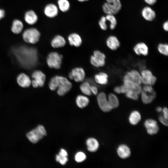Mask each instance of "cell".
Listing matches in <instances>:
<instances>
[{"instance_id":"cell-6","label":"cell","mask_w":168,"mask_h":168,"mask_svg":"<svg viewBox=\"0 0 168 168\" xmlns=\"http://www.w3.org/2000/svg\"><path fill=\"white\" fill-rule=\"evenodd\" d=\"M46 135V132L44 128L42 125H39L28 133L26 137L30 142L35 143Z\"/></svg>"},{"instance_id":"cell-18","label":"cell","mask_w":168,"mask_h":168,"mask_svg":"<svg viewBox=\"0 0 168 168\" xmlns=\"http://www.w3.org/2000/svg\"><path fill=\"white\" fill-rule=\"evenodd\" d=\"M107 46L110 49L115 50L120 46V42L115 36L110 35L107 38L106 41Z\"/></svg>"},{"instance_id":"cell-10","label":"cell","mask_w":168,"mask_h":168,"mask_svg":"<svg viewBox=\"0 0 168 168\" xmlns=\"http://www.w3.org/2000/svg\"><path fill=\"white\" fill-rule=\"evenodd\" d=\"M32 80L31 81V84L34 88L43 86L46 80V76L41 71L36 70L32 74Z\"/></svg>"},{"instance_id":"cell-32","label":"cell","mask_w":168,"mask_h":168,"mask_svg":"<svg viewBox=\"0 0 168 168\" xmlns=\"http://www.w3.org/2000/svg\"><path fill=\"white\" fill-rule=\"evenodd\" d=\"M105 17L107 21L110 22V29L111 30L114 29L117 24V21L114 15L106 14Z\"/></svg>"},{"instance_id":"cell-27","label":"cell","mask_w":168,"mask_h":168,"mask_svg":"<svg viewBox=\"0 0 168 168\" xmlns=\"http://www.w3.org/2000/svg\"><path fill=\"white\" fill-rule=\"evenodd\" d=\"M141 118V115L140 113L137 110H134L130 113L128 120L131 124L136 125L139 122Z\"/></svg>"},{"instance_id":"cell-41","label":"cell","mask_w":168,"mask_h":168,"mask_svg":"<svg viewBox=\"0 0 168 168\" xmlns=\"http://www.w3.org/2000/svg\"><path fill=\"white\" fill-rule=\"evenodd\" d=\"M162 111L163 113V117L166 119L168 120V113L167 108L166 107H164L162 109Z\"/></svg>"},{"instance_id":"cell-44","label":"cell","mask_w":168,"mask_h":168,"mask_svg":"<svg viewBox=\"0 0 168 168\" xmlns=\"http://www.w3.org/2000/svg\"><path fill=\"white\" fill-rule=\"evenodd\" d=\"M163 28L164 30L167 31L168 30V21H166L163 24Z\"/></svg>"},{"instance_id":"cell-36","label":"cell","mask_w":168,"mask_h":168,"mask_svg":"<svg viewBox=\"0 0 168 168\" xmlns=\"http://www.w3.org/2000/svg\"><path fill=\"white\" fill-rule=\"evenodd\" d=\"M107 21L105 16H102L99 21V25L100 28L103 30H106L107 29L106 24Z\"/></svg>"},{"instance_id":"cell-43","label":"cell","mask_w":168,"mask_h":168,"mask_svg":"<svg viewBox=\"0 0 168 168\" xmlns=\"http://www.w3.org/2000/svg\"><path fill=\"white\" fill-rule=\"evenodd\" d=\"M5 15V12L4 10L0 8V21L4 17Z\"/></svg>"},{"instance_id":"cell-37","label":"cell","mask_w":168,"mask_h":168,"mask_svg":"<svg viewBox=\"0 0 168 168\" xmlns=\"http://www.w3.org/2000/svg\"><path fill=\"white\" fill-rule=\"evenodd\" d=\"M56 161L62 165H64L68 161L67 156L59 154L57 155L56 157Z\"/></svg>"},{"instance_id":"cell-5","label":"cell","mask_w":168,"mask_h":168,"mask_svg":"<svg viewBox=\"0 0 168 168\" xmlns=\"http://www.w3.org/2000/svg\"><path fill=\"white\" fill-rule=\"evenodd\" d=\"M106 1L102 6L103 11L106 14H116L121 8L120 0H106Z\"/></svg>"},{"instance_id":"cell-35","label":"cell","mask_w":168,"mask_h":168,"mask_svg":"<svg viewBox=\"0 0 168 168\" xmlns=\"http://www.w3.org/2000/svg\"><path fill=\"white\" fill-rule=\"evenodd\" d=\"M85 154L83 152H80L76 153L75 156V159L76 161L81 162L84 161L86 159Z\"/></svg>"},{"instance_id":"cell-31","label":"cell","mask_w":168,"mask_h":168,"mask_svg":"<svg viewBox=\"0 0 168 168\" xmlns=\"http://www.w3.org/2000/svg\"><path fill=\"white\" fill-rule=\"evenodd\" d=\"M80 88L82 92L85 95L91 96L92 94L91 85L87 82L82 83L80 86Z\"/></svg>"},{"instance_id":"cell-12","label":"cell","mask_w":168,"mask_h":168,"mask_svg":"<svg viewBox=\"0 0 168 168\" xmlns=\"http://www.w3.org/2000/svg\"><path fill=\"white\" fill-rule=\"evenodd\" d=\"M85 73L83 68L76 67L73 68L68 74V77L76 82H82L85 79Z\"/></svg>"},{"instance_id":"cell-1","label":"cell","mask_w":168,"mask_h":168,"mask_svg":"<svg viewBox=\"0 0 168 168\" xmlns=\"http://www.w3.org/2000/svg\"><path fill=\"white\" fill-rule=\"evenodd\" d=\"M14 53L19 62L25 68H30L35 66L37 62V51L34 48L20 46L14 50Z\"/></svg>"},{"instance_id":"cell-11","label":"cell","mask_w":168,"mask_h":168,"mask_svg":"<svg viewBox=\"0 0 168 168\" xmlns=\"http://www.w3.org/2000/svg\"><path fill=\"white\" fill-rule=\"evenodd\" d=\"M97 101L101 110L105 112H108L112 109L109 103L106 94L101 92L97 95Z\"/></svg>"},{"instance_id":"cell-34","label":"cell","mask_w":168,"mask_h":168,"mask_svg":"<svg viewBox=\"0 0 168 168\" xmlns=\"http://www.w3.org/2000/svg\"><path fill=\"white\" fill-rule=\"evenodd\" d=\"M158 51L161 54L166 56L168 55V45L166 43H160L157 47Z\"/></svg>"},{"instance_id":"cell-3","label":"cell","mask_w":168,"mask_h":168,"mask_svg":"<svg viewBox=\"0 0 168 168\" xmlns=\"http://www.w3.org/2000/svg\"><path fill=\"white\" fill-rule=\"evenodd\" d=\"M123 84L128 89L133 90L140 94L142 87L140 73L137 70L132 69L127 72L123 76Z\"/></svg>"},{"instance_id":"cell-29","label":"cell","mask_w":168,"mask_h":168,"mask_svg":"<svg viewBox=\"0 0 168 168\" xmlns=\"http://www.w3.org/2000/svg\"><path fill=\"white\" fill-rule=\"evenodd\" d=\"M107 99L109 105L112 109L116 108L119 106V99L115 94L113 93L109 94Z\"/></svg>"},{"instance_id":"cell-28","label":"cell","mask_w":168,"mask_h":168,"mask_svg":"<svg viewBox=\"0 0 168 168\" xmlns=\"http://www.w3.org/2000/svg\"><path fill=\"white\" fill-rule=\"evenodd\" d=\"M89 100L86 96L79 95L76 98V103L77 106L81 108H84L88 104Z\"/></svg>"},{"instance_id":"cell-15","label":"cell","mask_w":168,"mask_h":168,"mask_svg":"<svg viewBox=\"0 0 168 168\" xmlns=\"http://www.w3.org/2000/svg\"><path fill=\"white\" fill-rule=\"evenodd\" d=\"M133 50L135 53L138 55L146 56L148 54L149 52L148 46L142 42L136 44L133 48Z\"/></svg>"},{"instance_id":"cell-19","label":"cell","mask_w":168,"mask_h":168,"mask_svg":"<svg viewBox=\"0 0 168 168\" xmlns=\"http://www.w3.org/2000/svg\"><path fill=\"white\" fill-rule=\"evenodd\" d=\"M16 80L18 85L23 87H28L31 84L30 78L29 76L24 73H21L19 75Z\"/></svg>"},{"instance_id":"cell-39","label":"cell","mask_w":168,"mask_h":168,"mask_svg":"<svg viewBox=\"0 0 168 168\" xmlns=\"http://www.w3.org/2000/svg\"><path fill=\"white\" fill-rule=\"evenodd\" d=\"M159 119L160 122L164 125L166 126H168V120L165 119L163 116H160Z\"/></svg>"},{"instance_id":"cell-17","label":"cell","mask_w":168,"mask_h":168,"mask_svg":"<svg viewBox=\"0 0 168 168\" xmlns=\"http://www.w3.org/2000/svg\"><path fill=\"white\" fill-rule=\"evenodd\" d=\"M141 14L143 18L148 21H153L156 16L155 11L149 6L145 7L142 9Z\"/></svg>"},{"instance_id":"cell-22","label":"cell","mask_w":168,"mask_h":168,"mask_svg":"<svg viewBox=\"0 0 168 168\" xmlns=\"http://www.w3.org/2000/svg\"><path fill=\"white\" fill-rule=\"evenodd\" d=\"M66 41L65 38L59 35H56L51 40V46L54 48H61L66 44Z\"/></svg>"},{"instance_id":"cell-42","label":"cell","mask_w":168,"mask_h":168,"mask_svg":"<svg viewBox=\"0 0 168 168\" xmlns=\"http://www.w3.org/2000/svg\"><path fill=\"white\" fill-rule=\"evenodd\" d=\"M145 2L150 5H152L156 3L157 0H144Z\"/></svg>"},{"instance_id":"cell-9","label":"cell","mask_w":168,"mask_h":168,"mask_svg":"<svg viewBox=\"0 0 168 168\" xmlns=\"http://www.w3.org/2000/svg\"><path fill=\"white\" fill-rule=\"evenodd\" d=\"M140 73L142 84L153 86L156 83L157 78L150 70L143 69Z\"/></svg>"},{"instance_id":"cell-33","label":"cell","mask_w":168,"mask_h":168,"mask_svg":"<svg viewBox=\"0 0 168 168\" xmlns=\"http://www.w3.org/2000/svg\"><path fill=\"white\" fill-rule=\"evenodd\" d=\"M124 94L127 98L135 100L138 99L140 95L135 91L130 89H128Z\"/></svg>"},{"instance_id":"cell-40","label":"cell","mask_w":168,"mask_h":168,"mask_svg":"<svg viewBox=\"0 0 168 168\" xmlns=\"http://www.w3.org/2000/svg\"><path fill=\"white\" fill-rule=\"evenodd\" d=\"M91 92L92 94L95 95L98 94V89L94 85H91Z\"/></svg>"},{"instance_id":"cell-26","label":"cell","mask_w":168,"mask_h":168,"mask_svg":"<svg viewBox=\"0 0 168 168\" xmlns=\"http://www.w3.org/2000/svg\"><path fill=\"white\" fill-rule=\"evenodd\" d=\"M88 150L91 152H95L98 149L99 143L96 139L93 138H90L86 141Z\"/></svg>"},{"instance_id":"cell-4","label":"cell","mask_w":168,"mask_h":168,"mask_svg":"<svg viewBox=\"0 0 168 168\" xmlns=\"http://www.w3.org/2000/svg\"><path fill=\"white\" fill-rule=\"evenodd\" d=\"M22 37L26 42L29 44H35L39 41L40 37V33L36 28L31 27L23 31Z\"/></svg>"},{"instance_id":"cell-7","label":"cell","mask_w":168,"mask_h":168,"mask_svg":"<svg viewBox=\"0 0 168 168\" xmlns=\"http://www.w3.org/2000/svg\"><path fill=\"white\" fill-rule=\"evenodd\" d=\"M63 56L55 52L50 53L46 58V62L49 67L56 69L61 68Z\"/></svg>"},{"instance_id":"cell-46","label":"cell","mask_w":168,"mask_h":168,"mask_svg":"<svg viewBox=\"0 0 168 168\" xmlns=\"http://www.w3.org/2000/svg\"><path fill=\"white\" fill-rule=\"evenodd\" d=\"M89 0H77L79 2H84L86 1H87Z\"/></svg>"},{"instance_id":"cell-45","label":"cell","mask_w":168,"mask_h":168,"mask_svg":"<svg viewBox=\"0 0 168 168\" xmlns=\"http://www.w3.org/2000/svg\"><path fill=\"white\" fill-rule=\"evenodd\" d=\"M162 108L160 107H157L156 109V110L158 112H161L162 111Z\"/></svg>"},{"instance_id":"cell-23","label":"cell","mask_w":168,"mask_h":168,"mask_svg":"<svg viewBox=\"0 0 168 168\" xmlns=\"http://www.w3.org/2000/svg\"><path fill=\"white\" fill-rule=\"evenodd\" d=\"M140 95L142 101L146 104L151 103L156 96L155 91L152 93H149L142 90Z\"/></svg>"},{"instance_id":"cell-20","label":"cell","mask_w":168,"mask_h":168,"mask_svg":"<svg viewBox=\"0 0 168 168\" xmlns=\"http://www.w3.org/2000/svg\"><path fill=\"white\" fill-rule=\"evenodd\" d=\"M68 40L69 44L75 47L80 46L82 43L81 36L78 34L73 33L70 34L68 37Z\"/></svg>"},{"instance_id":"cell-21","label":"cell","mask_w":168,"mask_h":168,"mask_svg":"<svg viewBox=\"0 0 168 168\" xmlns=\"http://www.w3.org/2000/svg\"><path fill=\"white\" fill-rule=\"evenodd\" d=\"M118 156L122 159H126L131 155V152L129 148L125 144H121L119 146L117 150Z\"/></svg>"},{"instance_id":"cell-13","label":"cell","mask_w":168,"mask_h":168,"mask_svg":"<svg viewBox=\"0 0 168 168\" xmlns=\"http://www.w3.org/2000/svg\"><path fill=\"white\" fill-rule=\"evenodd\" d=\"M144 125L147 133L150 135L156 134L159 131V127L155 120L152 119H147L145 120Z\"/></svg>"},{"instance_id":"cell-25","label":"cell","mask_w":168,"mask_h":168,"mask_svg":"<svg viewBox=\"0 0 168 168\" xmlns=\"http://www.w3.org/2000/svg\"><path fill=\"white\" fill-rule=\"evenodd\" d=\"M94 79L97 83L101 85H105L108 82V75L105 72H100L95 75Z\"/></svg>"},{"instance_id":"cell-38","label":"cell","mask_w":168,"mask_h":168,"mask_svg":"<svg viewBox=\"0 0 168 168\" xmlns=\"http://www.w3.org/2000/svg\"><path fill=\"white\" fill-rule=\"evenodd\" d=\"M142 90L149 93H152L155 91L152 86L148 85H144L142 87Z\"/></svg>"},{"instance_id":"cell-24","label":"cell","mask_w":168,"mask_h":168,"mask_svg":"<svg viewBox=\"0 0 168 168\" xmlns=\"http://www.w3.org/2000/svg\"><path fill=\"white\" fill-rule=\"evenodd\" d=\"M24 28V25L22 22L18 19L14 20L12 22L11 30L14 34H18L22 31Z\"/></svg>"},{"instance_id":"cell-8","label":"cell","mask_w":168,"mask_h":168,"mask_svg":"<svg viewBox=\"0 0 168 168\" xmlns=\"http://www.w3.org/2000/svg\"><path fill=\"white\" fill-rule=\"evenodd\" d=\"M106 56L105 54L98 50L93 52L91 56L90 62L91 64L96 68L103 67L105 64Z\"/></svg>"},{"instance_id":"cell-14","label":"cell","mask_w":168,"mask_h":168,"mask_svg":"<svg viewBox=\"0 0 168 168\" xmlns=\"http://www.w3.org/2000/svg\"><path fill=\"white\" fill-rule=\"evenodd\" d=\"M44 12L47 17L49 18H53L58 15V7L54 4L49 3L45 7Z\"/></svg>"},{"instance_id":"cell-2","label":"cell","mask_w":168,"mask_h":168,"mask_svg":"<svg viewBox=\"0 0 168 168\" xmlns=\"http://www.w3.org/2000/svg\"><path fill=\"white\" fill-rule=\"evenodd\" d=\"M49 86L50 89L54 91L57 89V93L60 96H63L70 91L72 84L66 78L60 76H55L49 81Z\"/></svg>"},{"instance_id":"cell-16","label":"cell","mask_w":168,"mask_h":168,"mask_svg":"<svg viewBox=\"0 0 168 168\" xmlns=\"http://www.w3.org/2000/svg\"><path fill=\"white\" fill-rule=\"evenodd\" d=\"M24 19L27 24L32 25L37 22L38 20V17L36 13L34 11L29 10L25 13Z\"/></svg>"},{"instance_id":"cell-30","label":"cell","mask_w":168,"mask_h":168,"mask_svg":"<svg viewBox=\"0 0 168 168\" xmlns=\"http://www.w3.org/2000/svg\"><path fill=\"white\" fill-rule=\"evenodd\" d=\"M57 4L58 8L63 12H67L70 8V3L68 0H58Z\"/></svg>"}]
</instances>
